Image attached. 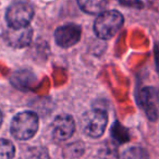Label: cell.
Segmentation results:
<instances>
[{
  "instance_id": "obj_8",
  "label": "cell",
  "mask_w": 159,
  "mask_h": 159,
  "mask_svg": "<svg viewBox=\"0 0 159 159\" xmlns=\"http://www.w3.org/2000/svg\"><path fill=\"white\" fill-rule=\"evenodd\" d=\"M33 35V30L30 26L22 27V29H11L6 33V39L10 46L14 48H23L30 45Z\"/></svg>"
},
{
  "instance_id": "obj_10",
  "label": "cell",
  "mask_w": 159,
  "mask_h": 159,
  "mask_svg": "<svg viewBox=\"0 0 159 159\" xmlns=\"http://www.w3.org/2000/svg\"><path fill=\"white\" fill-rule=\"evenodd\" d=\"M148 152L142 147H130L121 155L120 159H148Z\"/></svg>"
},
{
  "instance_id": "obj_1",
  "label": "cell",
  "mask_w": 159,
  "mask_h": 159,
  "mask_svg": "<svg viewBox=\"0 0 159 159\" xmlns=\"http://www.w3.org/2000/svg\"><path fill=\"white\" fill-rule=\"evenodd\" d=\"M123 16L119 11H104L98 14L94 24V31L97 37L109 39L119 32L123 25Z\"/></svg>"
},
{
  "instance_id": "obj_11",
  "label": "cell",
  "mask_w": 159,
  "mask_h": 159,
  "mask_svg": "<svg viewBox=\"0 0 159 159\" xmlns=\"http://www.w3.org/2000/svg\"><path fill=\"white\" fill-rule=\"evenodd\" d=\"M16 154L14 145L10 141L0 139V159H12Z\"/></svg>"
},
{
  "instance_id": "obj_6",
  "label": "cell",
  "mask_w": 159,
  "mask_h": 159,
  "mask_svg": "<svg viewBox=\"0 0 159 159\" xmlns=\"http://www.w3.org/2000/svg\"><path fill=\"white\" fill-rule=\"evenodd\" d=\"M81 35H82V29L79 25L70 23L62 25L56 30L55 39L60 47L69 48L79 43V40L81 39Z\"/></svg>"
},
{
  "instance_id": "obj_7",
  "label": "cell",
  "mask_w": 159,
  "mask_h": 159,
  "mask_svg": "<svg viewBox=\"0 0 159 159\" xmlns=\"http://www.w3.org/2000/svg\"><path fill=\"white\" fill-rule=\"evenodd\" d=\"M75 130L74 120L69 115H60L52 122V136L57 141L70 139Z\"/></svg>"
},
{
  "instance_id": "obj_5",
  "label": "cell",
  "mask_w": 159,
  "mask_h": 159,
  "mask_svg": "<svg viewBox=\"0 0 159 159\" xmlns=\"http://www.w3.org/2000/svg\"><path fill=\"white\" fill-rule=\"evenodd\" d=\"M139 106L150 120H156L159 116V93L154 87H144L137 95Z\"/></svg>"
},
{
  "instance_id": "obj_13",
  "label": "cell",
  "mask_w": 159,
  "mask_h": 159,
  "mask_svg": "<svg viewBox=\"0 0 159 159\" xmlns=\"http://www.w3.org/2000/svg\"><path fill=\"white\" fill-rule=\"evenodd\" d=\"M112 134L116 139H118L119 142L123 143V142L128 141V134H126V131L125 129H123L119 123H116L112 128Z\"/></svg>"
},
{
  "instance_id": "obj_14",
  "label": "cell",
  "mask_w": 159,
  "mask_h": 159,
  "mask_svg": "<svg viewBox=\"0 0 159 159\" xmlns=\"http://www.w3.org/2000/svg\"><path fill=\"white\" fill-rule=\"evenodd\" d=\"M1 123H2V113L0 111V125H1Z\"/></svg>"
},
{
  "instance_id": "obj_4",
  "label": "cell",
  "mask_w": 159,
  "mask_h": 159,
  "mask_svg": "<svg viewBox=\"0 0 159 159\" xmlns=\"http://www.w3.org/2000/svg\"><path fill=\"white\" fill-rule=\"evenodd\" d=\"M108 116L104 110L94 109L82 117V129L86 135L91 137H99L106 130Z\"/></svg>"
},
{
  "instance_id": "obj_12",
  "label": "cell",
  "mask_w": 159,
  "mask_h": 159,
  "mask_svg": "<svg viewBox=\"0 0 159 159\" xmlns=\"http://www.w3.org/2000/svg\"><path fill=\"white\" fill-rule=\"evenodd\" d=\"M21 159H49L46 149L42 147H32L25 150Z\"/></svg>"
},
{
  "instance_id": "obj_3",
  "label": "cell",
  "mask_w": 159,
  "mask_h": 159,
  "mask_svg": "<svg viewBox=\"0 0 159 159\" xmlns=\"http://www.w3.org/2000/svg\"><path fill=\"white\" fill-rule=\"evenodd\" d=\"M34 16L32 6L24 1H16L7 10L6 19L11 29H22L29 26Z\"/></svg>"
},
{
  "instance_id": "obj_2",
  "label": "cell",
  "mask_w": 159,
  "mask_h": 159,
  "mask_svg": "<svg viewBox=\"0 0 159 159\" xmlns=\"http://www.w3.org/2000/svg\"><path fill=\"white\" fill-rule=\"evenodd\" d=\"M38 125L39 121L37 115L32 111H24L13 118L11 122V133L16 139L26 141L36 134Z\"/></svg>"
},
{
  "instance_id": "obj_9",
  "label": "cell",
  "mask_w": 159,
  "mask_h": 159,
  "mask_svg": "<svg viewBox=\"0 0 159 159\" xmlns=\"http://www.w3.org/2000/svg\"><path fill=\"white\" fill-rule=\"evenodd\" d=\"M80 8L89 14H99L107 6V0H77Z\"/></svg>"
}]
</instances>
